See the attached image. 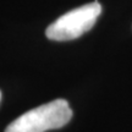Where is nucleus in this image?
I'll return each mask as SVG.
<instances>
[{
    "mask_svg": "<svg viewBox=\"0 0 132 132\" xmlns=\"http://www.w3.org/2000/svg\"><path fill=\"white\" fill-rule=\"evenodd\" d=\"M102 12L98 1L82 5L60 16L47 28V37L56 42H66L81 37L93 28Z\"/></svg>",
    "mask_w": 132,
    "mask_h": 132,
    "instance_id": "obj_2",
    "label": "nucleus"
},
{
    "mask_svg": "<svg viewBox=\"0 0 132 132\" xmlns=\"http://www.w3.org/2000/svg\"><path fill=\"white\" fill-rule=\"evenodd\" d=\"M72 118V110L64 99L34 108L14 120L5 132H45L65 126Z\"/></svg>",
    "mask_w": 132,
    "mask_h": 132,
    "instance_id": "obj_1",
    "label": "nucleus"
},
{
    "mask_svg": "<svg viewBox=\"0 0 132 132\" xmlns=\"http://www.w3.org/2000/svg\"><path fill=\"white\" fill-rule=\"evenodd\" d=\"M0 100H1V92H0Z\"/></svg>",
    "mask_w": 132,
    "mask_h": 132,
    "instance_id": "obj_3",
    "label": "nucleus"
}]
</instances>
